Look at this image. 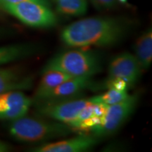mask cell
Returning a JSON list of instances; mask_svg holds the SVG:
<instances>
[{"label":"cell","instance_id":"ba28073f","mask_svg":"<svg viewBox=\"0 0 152 152\" xmlns=\"http://www.w3.org/2000/svg\"><path fill=\"white\" fill-rule=\"evenodd\" d=\"M142 68L134 55L125 52L118 55L111 61L109 68V78H121L132 87L138 81Z\"/></svg>","mask_w":152,"mask_h":152},{"label":"cell","instance_id":"7a4b0ae2","mask_svg":"<svg viewBox=\"0 0 152 152\" xmlns=\"http://www.w3.org/2000/svg\"><path fill=\"white\" fill-rule=\"evenodd\" d=\"M71 128L58 122H47L26 115L11 121L9 134L17 141L24 143H39L53 139L64 137L71 133Z\"/></svg>","mask_w":152,"mask_h":152},{"label":"cell","instance_id":"4fadbf2b","mask_svg":"<svg viewBox=\"0 0 152 152\" xmlns=\"http://www.w3.org/2000/svg\"><path fill=\"white\" fill-rule=\"evenodd\" d=\"M71 77H73L59 71L49 70V71L43 72V76L38 85L35 95H34V98L32 101H33L35 103L44 94L52 90L58 85Z\"/></svg>","mask_w":152,"mask_h":152},{"label":"cell","instance_id":"2e32d148","mask_svg":"<svg viewBox=\"0 0 152 152\" xmlns=\"http://www.w3.org/2000/svg\"><path fill=\"white\" fill-rule=\"evenodd\" d=\"M128 91H117L109 90L104 94L96 95L90 99H87L92 104H102L105 105H112L121 102L128 96Z\"/></svg>","mask_w":152,"mask_h":152},{"label":"cell","instance_id":"30bf717a","mask_svg":"<svg viewBox=\"0 0 152 152\" xmlns=\"http://www.w3.org/2000/svg\"><path fill=\"white\" fill-rule=\"evenodd\" d=\"M96 136L79 135L61 141L42 144L34 148L35 152H83L88 151L98 144Z\"/></svg>","mask_w":152,"mask_h":152},{"label":"cell","instance_id":"8fae6325","mask_svg":"<svg viewBox=\"0 0 152 152\" xmlns=\"http://www.w3.org/2000/svg\"><path fill=\"white\" fill-rule=\"evenodd\" d=\"M33 85L31 77L22 76L14 68H0V94L12 90H28Z\"/></svg>","mask_w":152,"mask_h":152},{"label":"cell","instance_id":"ffe728a7","mask_svg":"<svg viewBox=\"0 0 152 152\" xmlns=\"http://www.w3.org/2000/svg\"><path fill=\"white\" fill-rule=\"evenodd\" d=\"M10 145L7 142L0 140V152H7L10 151Z\"/></svg>","mask_w":152,"mask_h":152},{"label":"cell","instance_id":"ac0fdd59","mask_svg":"<svg viewBox=\"0 0 152 152\" xmlns=\"http://www.w3.org/2000/svg\"><path fill=\"white\" fill-rule=\"evenodd\" d=\"M96 9L100 11L110 10L117 4V0H90Z\"/></svg>","mask_w":152,"mask_h":152},{"label":"cell","instance_id":"7402d4cb","mask_svg":"<svg viewBox=\"0 0 152 152\" xmlns=\"http://www.w3.org/2000/svg\"><path fill=\"white\" fill-rule=\"evenodd\" d=\"M119 1H121V2L122 3H125L127 1V0H118Z\"/></svg>","mask_w":152,"mask_h":152},{"label":"cell","instance_id":"6da1fadb","mask_svg":"<svg viewBox=\"0 0 152 152\" xmlns=\"http://www.w3.org/2000/svg\"><path fill=\"white\" fill-rule=\"evenodd\" d=\"M127 26L109 17H92L77 20L62 30L61 39L72 47H106L115 45L124 37Z\"/></svg>","mask_w":152,"mask_h":152},{"label":"cell","instance_id":"277c9868","mask_svg":"<svg viewBox=\"0 0 152 152\" xmlns=\"http://www.w3.org/2000/svg\"><path fill=\"white\" fill-rule=\"evenodd\" d=\"M0 7L30 27L47 28L57 23L56 16L49 6L38 1H25Z\"/></svg>","mask_w":152,"mask_h":152},{"label":"cell","instance_id":"9a60e30c","mask_svg":"<svg viewBox=\"0 0 152 152\" xmlns=\"http://www.w3.org/2000/svg\"><path fill=\"white\" fill-rule=\"evenodd\" d=\"M58 12L64 15L80 16L87 10V0H53Z\"/></svg>","mask_w":152,"mask_h":152},{"label":"cell","instance_id":"7c38bea8","mask_svg":"<svg viewBox=\"0 0 152 152\" xmlns=\"http://www.w3.org/2000/svg\"><path fill=\"white\" fill-rule=\"evenodd\" d=\"M37 47L32 44H16L0 47V66L35 54Z\"/></svg>","mask_w":152,"mask_h":152},{"label":"cell","instance_id":"d6986e66","mask_svg":"<svg viewBox=\"0 0 152 152\" xmlns=\"http://www.w3.org/2000/svg\"><path fill=\"white\" fill-rule=\"evenodd\" d=\"M38 1V2H40L42 4H44L50 6V3H49V0H0V7L3 5L6 4H16L21 2V1Z\"/></svg>","mask_w":152,"mask_h":152},{"label":"cell","instance_id":"8992f818","mask_svg":"<svg viewBox=\"0 0 152 152\" xmlns=\"http://www.w3.org/2000/svg\"><path fill=\"white\" fill-rule=\"evenodd\" d=\"M90 103L88 99L71 100L68 99L37 104V111L41 115L68 125Z\"/></svg>","mask_w":152,"mask_h":152},{"label":"cell","instance_id":"5bb4252c","mask_svg":"<svg viewBox=\"0 0 152 152\" xmlns=\"http://www.w3.org/2000/svg\"><path fill=\"white\" fill-rule=\"evenodd\" d=\"M135 57L142 70L148 69L152 61V31L148 30L142 34L135 43Z\"/></svg>","mask_w":152,"mask_h":152},{"label":"cell","instance_id":"3957f363","mask_svg":"<svg viewBox=\"0 0 152 152\" xmlns=\"http://www.w3.org/2000/svg\"><path fill=\"white\" fill-rule=\"evenodd\" d=\"M101 69L100 60L94 52L80 49L70 50L55 56L42 69L59 71L72 77L94 76Z\"/></svg>","mask_w":152,"mask_h":152},{"label":"cell","instance_id":"9c48e42d","mask_svg":"<svg viewBox=\"0 0 152 152\" xmlns=\"http://www.w3.org/2000/svg\"><path fill=\"white\" fill-rule=\"evenodd\" d=\"M92 76H80L73 77L64 81L52 90L49 91L35 102L39 104L46 102L68 99L91 87Z\"/></svg>","mask_w":152,"mask_h":152},{"label":"cell","instance_id":"e0dca14e","mask_svg":"<svg viewBox=\"0 0 152 152\" xmlns=\"http://www.w3.org/2000/svg\"><path fill=\"white\" fill-rule=\"evenodd\" d=\"M106 84L109 90L117 91H127L129 87L128 83L121 78H109Z\"/></svg>","mask_w":152,"mask_h":152},{"label":"cell","instance_id":"44dd1931","mask_svg":"<svg viewBox=\"0 0 152 152\" xmlns=\"http://www.w3.org/2000/svg\"><path fill=\"white\" fill-rule=\"evenodd\" d=\"M5 33V31L4 30H2V29H1V28H0V37H1V36H2L3 35H4V33Z\"/></svg>","mask_w":152,"mask_h":152},{"label":"cell","instance_id":"5b68a950","mask_svg":"<svg viewBox=\"0 0 152 152\" xmlns=\"http://www.w3.org/2000/svg\"><path fill=\"white\" fill-rule=\"evenodd\" d=\"M138 101L137 94H128L121 102L109 105L102 123L91 129L97 137L109 136L122 126L135 109Z\"/></svg>","mask_w":152,"mask_h":152},{"label":"cell","instance_id":"52a82bcc","mask_svg":"<svg viewBox=\"0 0 152 152\" xmlns=\"http://www.w3.org/2000/svg\"><path fill=\"white\" fill-rule=\"evenodd\" d=\"M33 101L21 90L9 91L0 94V119L11 121L28 112Z\"/></svg>","mask_w":152,"mask_h":152}]
</instances>
